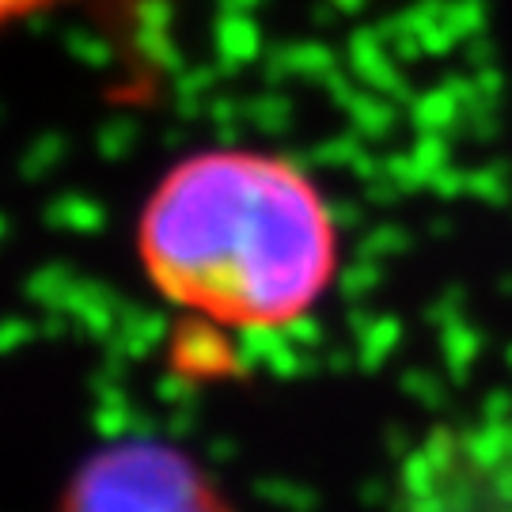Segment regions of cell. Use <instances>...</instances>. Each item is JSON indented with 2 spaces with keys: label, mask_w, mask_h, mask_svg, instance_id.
<instances>
[{
  "label": "cell",
  "mask_w": 512,
  "mask_h": 512,
  "mask_svg": "<svg viewBox=\"0 0 512 512\" xmlns=\"http://www.w3.org/2000/svg\"><path fill=\"white\" fill-rule=\"evenodd\" d=\"M137 258L171 308L224 330H289L334 293L346 239L327 190L270 148H202L164 171Z\"/></svg>",
  "instance_id": "6da1fadb"
},
{
  "label": "cell",
  "mask_w": 512,
  "mask_h": 512,
  "mask_svg": "<svg viewBox=\"0 0 512 512\" xmlns=\"http://www.w3.org/2000/svg\"><path fill=\"white\" fill-rule=\"evenodd\" d=\"M395 512H512V410L421 433L395 471Z\"/></svg>",
  "instance_id": "7a4b0ae2"
},
{
  "label": "cell",
  "mask_w": 512,
  "mask_h": 512,
  "mask_svg": "<svg viewBox=\"0 0 512 512\" xmlns=\"http://www.w3.org/2000/svg\"><path fill=\"white\" fill-rule=\"evenodd\" d=\"M61 512H232L198 459L164 440H122L92 456Z\"/></svg>",
  "instance_id": "3957f363"
},
{
  "label": "cell",
  "mask_w": 512,
  "mask_h": 512,
  "mask_svg": "<svg viewBox=\"0 0 512 512\" xmlns=\"http://www.w3.org/2000/svg\"><path fill=\"white\" fill-rule=\"evenodd\" d=\"M57 4H69V0H0V23H12V19H27L35 12L57 8Z\"/></svg>",
  "instance_id": "277c9868"
}]
</instances>
